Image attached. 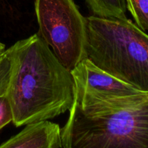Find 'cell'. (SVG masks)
Here are the masks:
<instances>
[{
  "instance_id": "cell-1",
  "label": "cell",
  "mask_w": 148,
  "mask_h": 148,
  "mask_svg": "<svg viewBox=\"0 0 148 148\" xmlns=\"http://www.w3.org/2000/svg\"><path fill=\"white\" fill-rule=\"evenodd\" d=\"M11 75L7 90L17 127L55 118L72 108L76 85L39 34L7 49Z\"/></svg>"
},
{
  "instance_id": "cell-2",
  "label": "cell",
  "mask_w": 148,
  "mask_h": 148,
  "mask_svg": "<svg viewBox=\"0 0 148 148\" xmlns=\"http://www.w3.org/2000/svg\"><path fill=\"white\" fill-rule=\"evenodd\" d=\"M61 138L62 148H148V96L104 105L75 92Z\"/></svg>"
},
{
  "instance_id": "cell-3",
  "label": "cell",
  "mask_w": 148,
  "mask_h": 148,
  "mask_svg": "<svg viewBox=\"0 0 148 148\" xmlns=\"http://www.w3.org/2000/svg\"><path fill=\"white\" fill-rule=\"evenodd\" d=\"M85 53L104 72L148 92V35L127 17H86Z\"/></svg>"
},
{
  "instance_id": "cell-4",
  "label": "cell",
  "mask_w": 148,
  "mask_h": 148,
  "mask_svg": "<svg viewBox=\"0 0 148 148\" xmlns=\"http://www.w3.org/2000/svg\"><path fill=\"white\" fill-rule=\"evenodd\" d=\"M39 36L65 68L86 58V17L74 0H36Z\"/></svg>"
},
{
  "instance_id": "cell-5",
  "label": "cell",
  "mask_w": 148,
  "mask_h": 148,
  "mask_svg": "<svg viewBox=\"0 0 148 148\" xmlns=\"http://www.w3.org/2000/svg\"><path fill=\"white\" fill-rule=\"evenodd\" d=\"M71 72L76 84L107 96L130 97L145 93L104 72L87 58Z\"/></svg>"
},
{
  "instance_id": "cell-6",
  "label": "cell",
  "mask_w": 148,
  "mask_h": 148,
  "mask_svg": "<svg viewBox=\"0 0 148 148\" xmlns=\"http://www.w3.org/2000/svg\"><path fill=\"white\" fill-rule=\"evenodd\" d=\"M61 128L49 121L27 124L21 132L0 145V148H62Z\"/></svg>"
},
{
  "instance_id": "cell-7",
  "label": "cell",
  "mask_w": 148,
  "mask_h": 148,
  "mask_svg": "<svg viewBox=\"0 0 148 148\" xmlns=\"http://www.w3.org/2000/svg\"><path fill=\"white\" fill-rule=\"evenodd\" d=\"M92 16L103 18L127 17L126 0H85Z\"/></svg>"
},
{
  "instance_id": "cell-8",
  "label": "cell",
  "mask_w": 148,
  "mask_h": 148,
  "mask_svg": "<svg viewBox=\"0 0 148 148\" xmlns=\"http://www.w3.org/2000/svg\"><path fill=\"white\" fill-rule=\"evenodd\" d=\"M127 8L143 31H148V0H126Z\"/></svg>"
},
{
  "instance_id": "cell-9",
  "label": "cell",
  "mask_w": 148,
  "mask_h": 148,
  "mask_svg": "<svg viewBox=\"0 0 148 148\" xmlns=\"http://www.w3.org/2000/svg\"><path fill=\"white\" fill-rule=\"evenodd\" d=\"M11 75V60L7 50L0 61V96L7 93Z\"/></svg>"
},
{
  "instance_id": "cell-10",
  "label": "cell",
  "mask_w": 148,
  "mask_h": 148,
  "mask_svg": "<svg viewBox=\"0 0 148 148\" xmlns=\"http://www.w3.org/2000/svg\"><path fill=\"white\" fill-rule=\"evenodd\" d=\"M13 114L11 105L7 95L0 96V130L12 122Z\"/></svg>"
},
{
  "instance_id": "cell-11",
  "label": "cell",
  "mask_w": 148,
  "mask_h": 148,
  "mask_svg": "<svg viewBox=\"0 0 148 148\" xmlns=\"http://www.w3.org/2000/svg\"><path fill=\"white\" fill-rule=\"evenodd\" d=\"M4 50H5V45L0 41V52L4 51Z\"/></svg>"
},
{
  "instance_id": "cell-12",
  "label": "cell",
  "mask_w": 148,
  "mask_h": 148,
  "mask_svg": "<svg viewBox=\"0 0 148 148\" xmlns=\"http://www.w3.org/2000/svg\"><path fill=\"white\" fill-rule=\"evenodd\" d=\"M5 53H6V49L4 51L0 52V61H1V59L4 57V56L5 55Z\"/></svg>"
}]
</instances>
